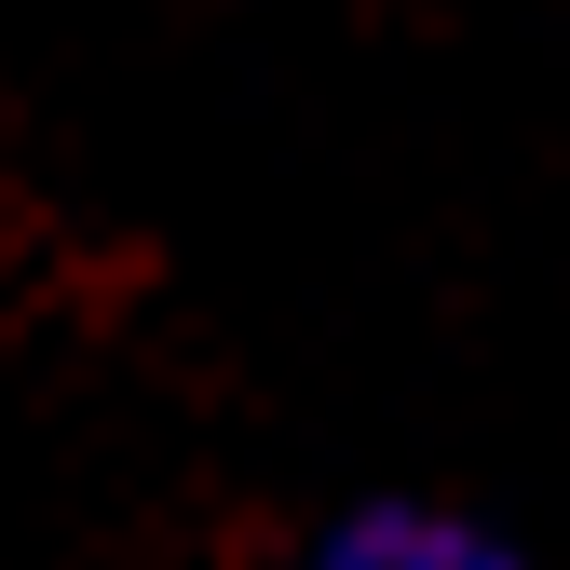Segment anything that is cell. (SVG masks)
<instances>
[{
  "label": "cell",
  "mask_w": 570,
  "mask_h": 570,
  "mask_svg": "<svg viewBox=\"0 0 570 570\" xmlns=\"http://www.w3.org/2000/svg\"><path fill=\"white\" fill-rule=\"evenodd\" d=\"M313 570H517V557L462 517H435V503H381V517H340L313 543Z\"/></svg>",
  "instance_id": "1"
}]
</instances>
